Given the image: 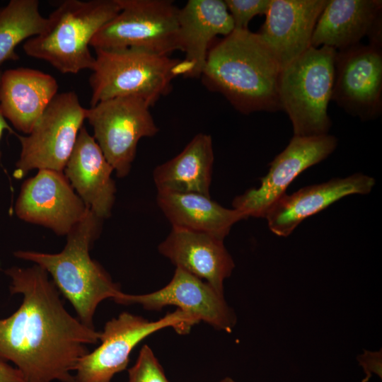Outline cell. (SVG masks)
I'll use <instances>...</instances> for the list:
<instances>
[{"label": "cell", "mask_w": 382, "mask_h": 382, "mask_svg": "<svg viewBox=\"0 0 382 382\" xmlns=\"http://www.w3.org/2000/svg\"><path fill=\"white\" fill-rule=\"evenodd\" d=\"M337 139L329 134L294 136L287 146L270 163L258 188L246 190L232 202L233 209L250 216L265 218L270 207L303 170L328 158L336 149Z\"/></svg>", "instance_id": "11"}, {"label": "cell", "mask_w": 382, "mask_h": 382, "mask_svg": "<svg viewBox=\"0 0 382 382\" xmlns=\"http://www.w3.org/2000/svg\"><path fill=\"white\" fill-rule=\"evenodd\" d=\"M89 78L91 106L117 97H135L150 107L170 93L180 75L178 59L127 47L96 49Z\"/></svg>", "instance_id": "5"}, {"label": "cell", "mask_w": 382, "mask_h": 382, "mask_svg": "<svg viewBox=\"0 0 382 382\" xmlns=\"http://www.w3.org/2000/svg\"><path fill=\"white\" fill-rule=\"evenodd\" d=\"M59 86L50 74L19 67L1 72L0 110L17 130L28 134L57 94Z\"/></svg>", "instance_id": "21"}, {"label": "cell", "mask_w": 382, "mask_h": 382, "mask_svg": "<svg viewBox=\"0 0 382 382\" xmlns=\"http://www.w3.org/2000/svg\"><path fill=\"white\" fill-rule=\"evenodd\" d=\"M178 21L179 50L185 52L180 75L200 78L214 40L234 30L233 19L224 1L190 0L179 8Z\"/></svg>", "instance_id": "15"}, {"label": "cell", "mask_w": 382, "mask_h": 382, "mask_svg": "<svg viewBox=\"0 0 382 382\" xmlns=\"http://www.w3.org/2000/svg\"><path fill=\"white\" fill-rule=\"evenodd\" d=\"M120 11L117 0L62 1L47 17L45 31L26 40L23 50L62 74L92 70L91 40Z\"/></svg>", "instance_id": "4"}, {"label": "cell", "mask_w": 382, "mask_h": 382, "mask_svg": "<svg viewBox=\"0 0 382 382\" xmlns=\"http://www.w3.org/2000/svg\"><path fill=\"white\" fill-rule=\"evenodd\" d=\"M128 382H170L148 345L141 347L135 364L128 369Z\"/></svg>", "instance_id": "25"}, {"label": "cell", "mask_w": 382, "mask_h": 382, "mask_svg": "<svg viewBox=\"0 0 382 382\" xmlns=\"http://www.w3.org/2000/svg\"><path fill=\"white\" fill-rule=\"evenodd\" d=\"M101 220L88 207L83 218L66 235V243L60 253H13L17 258L45 269L59 291L71 303L79 320L91 328H95L93 318L99 303L108 299L114 301L122 292L120 285L90 256L91 247L100 232Z\"/></svg>", "instance_id": "3"}, {"label": "cell", "mask_w": 382, "mask_h": 382, "mask_svg": "<svg viewBox=\"0 0 382 382\" xmlns=\"http://www.w3.org/2000/svg\"><path fill=\"white\" fill-rule=\"evenodd\" d=\"M359 366L362 369L364 377L361 382H369L376 376L382 379V349L369 350L363 352L356 357Z\"/></svg>", "instance_id": "27"}, {"label": "cell", "mask_w": 382, "mask_h": 382, "mask_svg": "<svg viewBox=\"0 0 382 382\" xmlns=\"http://www.w3.org/2000/svg\"><path fill=\"white\" fill-rule=\"evenodd\" d=\"M381 10L378 0H328L316 23L311 46L342 50L360 43L366 35L370 42H380Z\"/></svg>", "instance_id": "19"}, {"label": "cell", "mask_w": 382, "mask_h": 382, "mask_svg": "<svg viewBox=\"0 0 382 382\" xmlns=\"http://www.w3.org/2000/svg\"><path fill=\"white\" fill-rule=\"evenodd\" d=\"M38 0H11L0 7V65L17 61V46L45 31L48 18L42 16Z\"/></svg>", "instance_id": "24"}, {"label": "cell", "mask_w": 382, "mask_h": 382, "mask_svg": "<svg viewBox=\"0 0 382 382\" xmlns=\"http://www.w3.org/2000/svg\"><path fill=\"white\" fill-rule=\"evenodd\" d=\"M0 382H26V381L17 368L0 360Z\"/></svg>", "instance_id": "28"}, {"label": "cell", "mask_w": 382, "mask_h": 382, "mask_svg": "<svg viewBox=\"0 0 382 382\" xmlns=\"http://www.w3.org/2000/svg\"><path fill=\"white\" fill-rule=\"evenodd\" d=\"M11 294L23 301L9 317L0 320V360L15 364L26 382H74L72 373L100 332L83 324L64 306L47 271L37 265L11 267Z\"/></svg>", "instance_id": "1"}, {"label": "cell", "mask_w": 382, "mask_h": 382, "mask_svg": "<svg viewBox=\"0 0 382 382\" xmlns=\"http://www.w3.org/2000/svg\"><path fill=\"white\" fill-rule=\"evenodd\" d=\"M156 202L172 226L204 233L221 240L236 222L246 216L197 193L158 191Z\"/></svg>", "instance_id": "22"}, {"label": "cell", "mask_w": 382, "mask_h": 382, "mask_svg": "<svg viewBox=\"0 0 382 382\" xmlns=\"http://www.w3.org/2000/svg\"><path fill=\"white\" fill-rule=\"evenodd\" d=\"M328 0H272L260 35L283 69L311 46Z\"/></svg>", "instance_id": "16"}, {"label": "cell", "mask_w": 382, "mask_h": 382, "mask_svg": "<svg viewBox=\"0 0 382 382\" xmlns=\"http://www.w3.org/2000/svg\"><path fill=\"white\" fill-rule=\"evenodd\" d=\"M86 117L74 91L57 93L28 134H16L21 150L13 176L33 169L64 172Z\"/></svg>", "instance_id": "9"}, {"label": "cell", "mask_w": 382, "mask_h": 382, "mask_svg": "<svg viewBox=\"0 0 382 382\" xmlns=\"http://www.w3.org/2000/svg\"><path fill=\"white\" fill-rule=\"evenodd\" d=\"M331 100L363 121L381 115V48L359 43L337 52Z\"/></svg>", "instance_id": "13"}, {"label": "cell", "mask_w": 382, "mask_h": 382, "mask_svg": "<svg viewBox=\"0 0 382 382\" xmlns=\"http://www.w3.org/2000/svg\"><path fill=\"white\" fill-rule=\"evenodd\" d=\"M219 382H237L234 379L230 377H225L220 380Z\"/></svg>", "instance_id": "30"}, {"label": "cell", "mask_w": 382, "mask_h": 382, "mask_svg": "<svg viewBox=\"0 0 382 382\" xmlns=\"http://www.w3.org/2000/svg\"><path fill=\"white\" fill-rule=\"evenodd\" d=\"M158 252L186 272L204 279L224 294V282L235 267L224 241L209 234L172 226Z\"/></svg>", "instance_id": "18"}, {"label": "cell", "mask_w": 382, "mask_h": 382, "mask_svg": "<svg viewBox=\"0 0 382 382\" xmlns=\"http://www.w3.org/2000/svg\"><path fill=\"white\" fill-rule=\"evenodd\" d=\"M88 207L64 172L38 170L25 180L15 205L19 219L67 235L83 218Z\"/></svg>", "instance_id": "14"}, {"label": "cell", "mask_w": 382, "mask_h": 382, "mask_svg": "<svg viewBox=\"0 0 382 382\" xmlns=\"http://www.w3.org/2000/svg\"><path fill=\"white\" fill-rule=\"evenodd\" d=\"M272 0H225L233 19L234 30H248V23L257 16L265 14Z\"/></svg>", "instance_id": "26"}, {"label": "cell", "mask_w": 382, "mask_h": 382, "mask_svg": "<svg viewBox=\"0 0 382 382\" xmlns=\"http://www.w3.org/2000/svg\"><path fill=\"white\" fill-rule=\"evenodd\" d=\"M197 323L179 309L155 321L123 312L105 323L100 332L101 344L79 361L74 382H110L115 374L127 369L132 351L144 339L169 327L185 335Z\"/></svg>", "instance_id": "8"}, {"label": "cell", "mask_w": 382, "mask_h": 382, "mask_svg": "<svg viewBox=\"0 0 382 382\" xmlns=\"http://www.w3.org/2000/svg\"><path fill=\"white\" fill-rule=\"evenodd\" d=\"M120 12L93 37L96 49L133 47L169 55L179 50V8L169 0H117Z\"/></svg>", "instance_id": "7"}, {"label": "cell", "mask_w": 382, "mask_h": 382, "mask_svg": "<svg viewBox=\"0 0 382 382\" xmlns=\"http://www.w3.org/2000/svg\"><path fill=\"white\" fill-rule=\"evenodd\" d=\"M113 171L94 137L83 126L64 173L86 207L101 219L110 216L115 202Z\"/></svg>", "instance_id": "20"}, {"label": "cell", "mask_w": 382, "mask_h": 382, "mask_svg": "<svg viewBox=\"0 0 382 382\" xmlns=\"http://www.w3.org/2000/svg\"><path fill=\"white\" fill-rule=\"evenodd\" d=\"M281 67L259 33L234 30L214 42L200 76L209 91L224 96L238 111L281 110Z\"/></svg>", "instance_id": "2"}, {"label": "cell", "mask_w": 382, "mask_h": 382, "mask_svg": "<svg viewBox=\"0 0 382 382\" xmlns=\"http://www.w3.org/2000/svg\"><path fill=\"white\" fill-rule=\"evenodd\" d=\"M337 50L311 46L282 69L278 85L282 110L288 115L294 136L328 134V113L334 83Z\"/></svg>", "instance_id": "6"}, {"label": "cell", "mask_w": 382, "mask_h": 382, "mask_svg": "<svg viewBox=\"0 0 382 382\" xmlns=\"http://www.w3.org/2000/svg\"><path fill=\"white\" fill-rule=\"evenodd\" d=\"M214 160L211 136L196 134L179 154L154 169L153 178L158 191L210 197Z\"/></svg>", "instance_id": "23"}, {"label": "cell", "mask_w": 382, "mask_h": 382, "mask_svg": "<svg viewBox=\"0 0 382 382\" xmlns=\"http://www.w3.org/2000/svg\"><path fill=\"white\" fill-rule=\"evenodd\" d=\"M150 106L135 97H117L86 109L93 137L119 178L129 173L139 141L156 134Z\"/></svg>", "instance_id": "10"}, {"label": "cell", "mask_w": 382, "mask_h": 382, "mask_svg": "<svg viewBox=\"0 0 382 382\" xmlns=\"http://www.w3.org/2000/svg\"><path fill=\"white\" fill-rule=\"evenodd\" d=\"M375 183L371 176L354 173L306 186L291 195L284 194L270 207L265 218L273 233L287 237L306 218L346 196L369 193Z\"/></svg>", "instance_id": "17"}, {"label": "cell", "mask_w": 382, "mask_h": 382, "mask_svg": "<svg viewBox=\"0 0 382 382\" xmlns=\"http://www.w3.org/2000/svg\"><path fill=\"white\" fill-rule=\"evenodd\" d=\"M114 301L121 305L138 304L147 311H156L175 306L198 323L202 321L228 333L232 332L237 323V316L224 294L205 281L178 267L169 283L161 289L144 294L122 292Z\"/></svg>", "instance_id": "12"}, {"label": "cell", "mask_w": 382, "mask_h": 382, "mask_svg": "<svg viewBox=\"0 0 382 382\" xmlns=\"http://www.w3.org/2000/svg\"><path fill=\"white\" fill-rule=\"evenodd\" d=\"M2 71L0 70V80H1V75ZM8 131L11 133L16 135V132L13 130V129L10 127V125L7 123V120L4 118L2 113L0 110V139L2 137V134L4 131Z\"/></svg>", "instance_id": "29"}]
</instances>
